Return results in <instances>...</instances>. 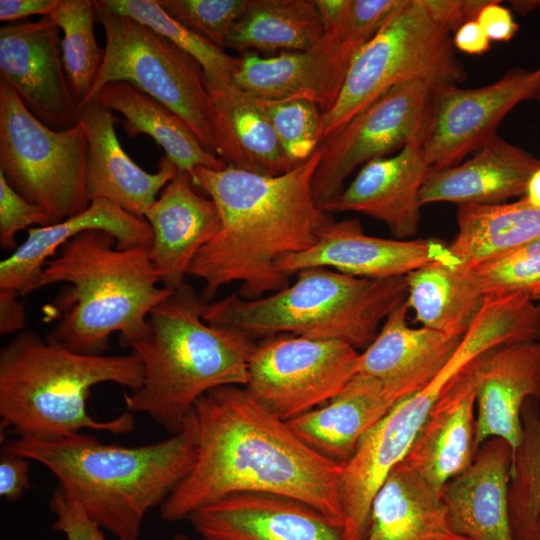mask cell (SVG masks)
<instances>
[{
  "label": "cell",
  "instance_id": "6",
  "mask_svg": "<svg viewBox=\"0 0 540 540\" xmlns=\"http://www.w3.org/2000/svg\"><path fill=\"white\" fill-rule=\"evenodd\" d=\"M143 380L142 361L133 351L80 354L23 330L0 350L1 433L50 439L82 429L131 432L132 412L98 421L88 413L87 401L95 385L115 383L134 391Z\"/></svg>",
  "mask_w": 540,
  "mask_h": 540
},
{
  "label": "cell",
  "instance_id": "31",
  "mask_svg": "<svg viewBox=\"0 0 540 540\" xmlns=\"http://www.w3.org/2000/svg\"><path fill=\"white\" fill-rule=\"evenodd\" d=\"M325 36L315 0H250L225 47L241 54L307 50Z\"/></svg>",
  "mask_w": 540,
  "mask_h": 540
},
{
  "label": "cell",
  "instance_id": "9",
  "mask_svg": "<svg viewBox=\"0 0 540 540\" xmlns=\"http://www.w3.org/2000/svg\"><path fill=\"white\" fill-rule=\"evenodd\" d=\"M94 2L97 22L105 32V56L85 102L110 82H129L181 117L203 147L217 156L214 111L201 64L145 25L110 10L102 0Z\"/></svg>",
  "mask_w": 540,
  "mask_h": 540
},
{
  "label": "cell",
  "instance_id": "33",
  "mask_svg": "<svg viewBox=\"0 0 540 540\" xmlns=\"http://www.w3.org/2000/svg\"><path fill=\"white\" fill-rule=\"evenodd\" d=\"M407 305L424 327L463 337L480 310L484 297L459 266L431 263L405 276Z\"/></svg>",
  "mask_w": 540,
  "mask_h": 540
},
{
  "label": "cell",
  "instance_id": "8",
  "mask_svg": "<svg viewBox=\"0 0 540 540\" xmlns=\"http://www.w3.org/2000/svg\"><path fill=\"white\" fill-rule=\"evenodd\" d=\"M466 76L451 32L425 0H406L353 57L337 101L323 113V138L400 83L422 81L432 88L457 85Z\"/></svg>",
  "mask_w": 540,
  "mask_h": 540
},
{
  "label": "cell",
  "instance_id": "5",
  "mask_svg": "<svg viewBox=\"0 0 540 540\" xmlns=\"http://www.w3.org/2000/svg\"><path fill=\"white\" fill-rule=\"evenodd\" d=\"M206 303L185 281L152 309L145 333L128 347L142 361L144 380L124 392L127 410L147 414L171 435L204 394L248 383L257 343L237 329L204 321Z\"/></svg>",
  "mask_w": 540,
  "mask_h": 540
},
{
  "label": "cell",
  "instance_id": "26",
  "mask_svg": "<svg viewBox=\"0 0 540 540\" xmlns=\"http://www.w3.org/2000/svg\"><path fill=\"white\" fill-rule=\"evenodd\" d=\"M540 159L496 136L464 163L431 170L420 190L421 207L435 202L501 204L524 197Z\"/></svg>",
  "mask_w": 540,
  "mask_h": 540
},
{
  "label": "cell",
  "instance_id": "43",
  "mask_svg": "<svg viewBox=\"0 0 540 540\" xmlns=\"http://www.w3.org/2000/svg\"><path fill=\"white\" fill-rule=\"evenodd\" d=\"M30 460L1 452L0 458V496L14 502L31 487L29 479Z\"/></svg>",
  "mask_w": 540,
  "mask_h": 540
},
{
  "label": "cell",
  "instance_id": "50",
  "mask_svg": "<svg viewBox=\"0 0 540 540\" xmlns=\"http://www.w3.org/2000/svg\"><path fill=\"white\" fill-rule=\"evenodd\" d=\"M524 198L531 205L540 208V167L531 175Z\"/></svg>",
  "mask_w": 540,
  "mask_h": 540
},
{
  "label": "cell",
  "instance_id": "29",
  "mask_svg": "<svg viewBox=\"0 0 540 540\" xmlns=\"http://www.w3.org/2000/svg\"><path fill=\"white\" fill-rule=\"evenodd\" d=\"M394 404L376 379L356 374L333 399L286 422L317 453L345 464Z\"/></svg>",
  "mask_w": 540,
  "mask_h": 540
},
{
  "label": "cell",
  "instance_id": "40",
  "mask_svg": "<svg viewBox=\"0 0 540 540\" xmlns=\"http://www.w3.org/2000/svg\"><path fill=\"white\" fill-rule=\"evenodd\" d=\"M406 0H350L337 32L341 45L353 56L369 42Z\"/></svg>",
  "mask_w": 540,
  "mask_h": 540
},
{
  "label": "cell",
  "instance_id": "30",
  "mask_svg": "<svg viewBox=\"0 0 540 540\" xmlns=\"http://www.w3.org/2000/svg\"><path fill=\"white\" fill-rule=\"evenodd\" d=\"M96 98L125 117L120 123L130 137H152L179 170L192 176L198 166L215 170L226 167V162L203 147L181 117L131 83L110 82Z\"/></svg>",
  "mask_w": 540,
  "mask_h": 540
},
{
  "label": "cell",
  "instance_id": "2",
  "mask_svg": "<svg viewBox=\"0 0 540 540\" xmlns=\"http://www.w3.org/2000/svg\"><path fill=\"white\" fill-rule=\"evenodd\" d=\"M320 159L319 146L307 161L277 176L229 164L220 170L195 168L193 185L214 201L221 219L219 232L196 254L188 272L204 282L207 302L233 282H240L238 295L245 300L289 285L277 261L312 247L331 221L312 190Z\"/></svg>",
  "mask_w": 540,
  "mask_h": 540
},
{
  "label": "cell",
  "instance_id": "36",
  "mask_svg": "<svg viewBox=\"0 0 540 540\" xmlns=\"http://www.w3.org/2000/svg\"><path fill=\"white\" fill-rule=\"evenodd\" d=\"M459 267L484 298L513 294L540 298V239Z\"/></svg>",
  "mask_w": 540,
  "mask_h": 540
},
{
  "label": "cell",
  "instance_id": "42",
  "mask_svg": "<svg viewBox=\"0 0 540 540\" xmlns=\"http://www.w3.org/2000/svg\"><path fill=\"white\" fill-rule=\"evenodd\" d=\"M49 507L56 517L53 529L67 540H106L101 527L59 486L52 492Z\"/></svg>",
  "mask_w": 540,
  "mask_h": 540
},
{
  "label": "cell",
  "instance_id": "3",
  "mask_svg": "<svg viewBox=\"0 0 540 540\" xmlns=\"http://www.w3.org/2000/svg\"><path fill=\"white\" fill-rule=\"evenodd\" d=\"M198 434L192 410L182 429L139 446L110 445L81 432L7 439L2 452L45 466L58 485L101 528L118 540H138L147 513L191 472Z\"/></svg>",
  "mask_w": 540,
  "mask_h": 540
},
{
  "label": "cell",
  "instance_id": "32",
  "mask_svg": "<svg viewBox=\"0 0 540 540\" xmlns=\"http://www.w3.org/2000/svg\"><path fill=\"white\" fill-rule=\"evenodd\" d=\"M457 224L458 233L449 248L460 265L471 264L539 240L540 208L524 197L512 203L462 204Z\"/></svg>",
  "mask_w": 540,
  "mask_h": 540
},
{
  "label": "cell",
  "instance_id": "15",
  "mask_svg": "<svg viewBox=\"0 0 540 540\" xmlns=\"http://www.w3.org/2000/svg\"><path fill=\"white\" fill-rule=\"evenodd\" d=\"M440 262L459 266L449 245L436 238L384 239L366 235L357 219L330 221L309 249L280 258L277 269L287 276L312 267L370 279L404 277Z\"/></svg>",
  "mask_w": 540,
  "mask_h": 540
},
{
  "label": "cell",
  "instance_id": "37",
  "mask_svg": "<svg viewBox=\"0 0 540 540\" xmlns=\"http://www.w3.org/2000/svg\"><path fill=\"white\" fill-rule=\"evenodd\" d=\"M110 10L133 18L137 22L165 37L190 54L203 67L207 76L231 80L239 58L201 38L170 17L157 0H102Z\"/></svg>",
  "mask_w": 540,
  "mask_h": 540
},
{
  "label": "cell",
  "instance_id": "49",
  "mask_svg": "<svg viewBox=\"0 0 540 540\" xmlns=\"http://www.w3.org/2000/svg\"><path fill=\"white\" fill-rule=\"evenodd\" d=\"M315 2L323 21L325 34L336 37L350 0H315Z\"/></svg>",
  "mask_w": 540,
  "mask_h": 540
},
{
  "label": "cell",
  "instance_id": "17",
  "mask_svg": "<svg viewBox=\"0 0 540 540\" xmlns=\"http://www.w3.org/2000/svg\"><path fill=\"white\" fill-rule=\"evenodd\" d=\"M353 57L336 37L325 34L307 50L271 57L243 53L231 80L257 98L306 99L325 113L337 101Z\"/></svg>",
  "mask_w": 540,
  "mask_h": 540
},
{
  "label": "cell",
  "instance_id": "16",
  "mask_svg": "<svg viewBox=\"0 0 540 540\" xmlns=\"http://www.w3.org/2000/svg\"><path fill=\"white\" fill-rule=\"evenodd\" d=\"M186 520L201 540H344L341 529L315 508L268 493L230 494Z\"/></svg>",
  "mask_w": 540,
  "mask_h": 540
},
{
  "label": "cell",
  "instance_id": "18",
  "mask_svg": "<svg viewBox=\"0 0 540 540\" xmlns=\"http://www.w3.org/2000/svg\"><path fill=\"white\" fill-rule=\"evenodd\" d=\"M408 309L404 301L388 315L357 361V374L376 379L394 403L434 381L462 339L424 326L411 328Z\"/></svg>",
  "mask_w": 540,
  "mask_h": 540
},
{
  "label": "cell",
  "instance_id": "47",
  "mask_svg": "<svg viewBox=\"0 0 540 540\" xmlns=\"http://www.w3.org/2000/svg\"><path fill=\"white\" fill-rule=\"evenodd\" d=\"M19 294L11 289H0V334L9 335L24 330L25 310L18 301Z\"/></svg>",
  "mask_w": 540,
  "mask_h": 540
},
{
  "label": "cell",
  "instance_id": "20",
  "mask_svg": "<svg viewBox=\"0 0 540 540\" xmlns=\"http://www.w3.org/2000/svg\"><path fill=\"white\" fill-rule=\"evenodd\" d=\"M475 363V447L501 438L514 456L522 439V407L529 399L540 401V340L492 348Z\"/></svg>",
  "mask_w": 540,
  "mask_h": 540
},
{
  "label": "cell",
  "instance_id": "39",
  "mask_svg": "<svg viewBox=\"0 0 540 540\" xmlns=\"http://www.w3.org/2000/svg\"><path fill=\"white\" fill-rule=\"evenodd\" d=\"M157 1L170 17L221 49L250 3V0Z\"/></svg>",
  "mask_w": 540,
  "mask_h": 540
},
{
  "label": "cell",
  "instance_id": "53",
  "mask_svg": "<svg viewBox=\"0 0 540 540\" xmlns=\"http://www.w3.org/2000/svg\"><path fill=\"white\" fill-rule=\"evenodd\" d=\"M537 4L540 5V1H538ZM539 100H540V98H539Z\"/></svg>",
  "mask_w": 540,
  "mask_h": 540
},
{
  "label": "cell",
  "instance_id": "51",
  "mask_svg": "<svg viewBox=\"0 0 540 540\" xmlns=\"http://www.w3.org/2000/svg\"><path fill=\"white\" fill-rule=\"evenodd\" d=\"M521 540H540V511L535 517V520Z\"/></svg>",
  "mask_w": 540,
  "mask_h": 540
},
{
  "label": "cell",
  "instance_id": "46",
  "mask_svg": "<svg viewBox=\"0 0 540 540\" xmlns=\"http://www.w3.org/2000/svg\"><path fill=\"white\" fill-rule=\"evenodd\" d=\"M60 0H1L0 20L8 23L23 21L32 15L49 16Z\"/></svg>",
  "mask_w": 540,
  "mask_h": 540
},
{
  "label": "cell",
  "instance_id": "1",
  "mask_svg": "<svg viewBox=\"0 0 540 540\" xmlns=\"http://www.w3.org/2000/svg\"><path fill=\"white\" fill-rule=\"evenodd\" d=\"M197 458L191 472L160 506L167 522L224 496L256 492L299 500L340 529L343 463L304 443L243 386L214 388L193 407Z\"/></svg>",
  "mask_w": 540,
  "mask_h": 540
},
{
  "label": "cell",
  "instance_id": "48",
  "mask_svg": "<svg viewBox=\"0 0 540 540\" xmlns=\"http://www.w3.org/2000/svg\"><path fill=\"white\" fill-rule=\"evenodd\" d=\"M453 45L471 55H480L490 49V40L477 20L464 23L455 31Z\"/></svg>",
  "mask_w": 540,
  "mask_h": 540
},
{
  "label": "cell",
  "instance_id": "13",
  "mask_svg": "<svg viewBox=\"0 0 540 540\" xmlns=\"http://www.w3.org/2000/svg\"><path fill=\"white\" fill-rule=\"evenodd\" d=\"M540 98V68H513L496 82L475 89L432 87L422 149L431 170L456 166L495 138L504 117L519 103Z\"/></svg>",
  "mask_w": 540,
  "mask_h": 540
},
{
  "label": "cell",
  "instance_id": "34",
  "mask_svg": "<svg viewBox=\"0 0 540 540\" xmlns=\"http://www.w3.org/2000/svg\"><path fill=\"white\" fill-rule=\"evenodd\" d=\"M63 31L61 41L65 73L71 91L81 106L101 71L105 51L97 43L94 0H60L49 15Z\"/></svg>",
  "mask_w": 540,
  "mask_h": 540
},
{
  "label": "cell",
  "instance_id": "14",
  "mask_svg": "<svg viewBox=\"0 0 540 540\" xmlns=\"http://www.w3.org/2000/svg\"><path fill=\"white\" fill-rule=\"evenodd\" d=\"M59 32L50 16L0 28V76L27 109L54 131L76 126L80 113L65 73Z\"/></svg>",
  "mask_w": 540,
  "mask_h": 540
},
{
  "label": "cell",
  "instance_id": "7",
  "mask_svg": "<svg viewBox=\"0 0 540 540\" xmlns=\"http://www.w3.org/2000/svg\"><path fill=\"white\" fill-rule=\"evenodd\" d=\"M296 275L293 284L255 300L234 293L207 302L202 317L253 339L291 334L365 349L408 295L405 276L370 279L326 267L306 268Z\"/></svg>",
  "mask_w": 540,
  "mask_h": 540
},
{
  "label": "cell",
  "instance_id": "44",
  "mask_svg": "<svg viewBox=\"0 0 540 540\" xmlns=\"http://www.w3.org/2000/svg\"><path fill=\"white\" fill-rule=\"evenodd\" d=\"M489 0H425L430 12L450 32H455L464 23L476 20Z\"/></svg>",
  "mask_w": 540,
  "mask_h": 540
},
{
  "label": "cell",
  "instance_id": "23",
  "mask_svg": "<svg viewBox=\"0 0 540 540\" xmlns=\"http://www.w3.org/2000/svg\"><path fill=\"white\" fill-rule=\"evenodd\" d=\"M194 187L191 175L179 170L144 217L153 233L150 259L161 284L170 289L185 282L196 254L221 227L214 201L199 195Z\"/></svg>",
  "mask_w": 540,
  "mask_h": 540
},
{
  "label": "cell",
  "instance_id": "4",
  "mask_svg": "<svg viewBox=\"0 0 540 540\" xmlns=\"http://www.w3.org/2000/svg\"><path fill=\"white\" fill-rule=\"evenodd\" d=\"M66 283L51 304L57 319L46 339L68 350L103 355L119 333L123 347L141 337L152 309L173 289L161 284L149 249H120L113 235L82 232L45 264L40 288Z\"/></svg>",
  "mask_w": 540,
  "mask_h": 540
},
{
  "label": "cell",
  "instance_id": "28",
  "mask_svg": "<svg viewBox=\"0 0 540 540\" xmlns=\"http://www.w3.org/2000/svg\"><path fill=\"white\" fill-rule=\"evenodd\" d=\"M362 540H471L450 519L442 491L404 461L376 492Z\"/></svg>",
  "mask_w": 540,
  "mask_h": 540
},
{
  "label": "cell",
  "instance_id": "11",
  "mask_svg": "<svg viewBox=\"0 0 540 540\" xmlns=\"http://www.w3.org/2000/svg\"><path fill=\"white\" fill-rule=\"evenodd\" d=\"M359 352L340 340L291 334L262 338L249 362L247 390L289 421L341 393L357 374Z\"/></svg>",
  "mask_w": 540,
  "mask_h": 540
},
{
  "label": "cell",
  "instance_id": "35",
  "mask_svg": "<svg viewBox=\"0 0 540 540\" xmlns=\"http://www.w3.org/2000/svg\"><path fill=\"white\" fill-rule=\"evenodd\" d=\"M522 439L513 456L509 511L515 540H521L540 511V410L529 399L521 410Z\"/></svg>",
  "mask_w": 540,
  "mask_h": 540
},
{
  "label": "cell",
  "instance_id": "10",
  "mask_svg": "<svg viewBox=\"0 0 540 540\" xmlns=\"http://www.w3.org/2000/svg\"><path fill=\"white\" fill-rule=\"evenodd\" d=\"M88 144L80 122L54 131L24 105L0 76V173L52 224L90 205L86 187Z\"/></svg>",
  "mask_w": 540,
  "mask_h": 540
},
{
  "label": "cell",
  "instance_id": "22",
  "mask_svg": "<svg viewBox=\"0 0 540 540\" xmlns=\"http://www.w3.org/2000/svg\"><path fill=\"white\" fill-rule=\"evenodd\" d=\"M476 358L442 389L404 462L438 490L476 454Z\"/></svg>",
  "mask_w": 540,
  "mask_h": 540
},
{
  "label": "cell",
  "instance_id": "27",
  "mask_svg": "<svg viewBox=\"0 0 540 540\" xmlns=\"http://www.w3.org/2000/svg\"><path fill=\"white\" fill-rule=\"evenodd\" d=\"M205 85L214 111L219 158L236 168L267 176L295 168L284 154L259 98L232 80L205 74Z\"/></svg>",
  "mask_w": 540,
  "mask_h": 540
},
{
  "label": "cell",
  "instance_id": "12",
  "mask_svg": "<svg viewBox=\"0 0 540 540\" xmlns=\"http://www.w3.org/2000/svg\"><path fill=\"white\" fill-rule=\"evenodd\" d=\"M432 88L422 81L400 83L323 139L312 190L324 211L359 166L422 141L430 116Z\"/></svg>",
  "mask_w": 540,
  "mask_h": 540
},
{
  "label": "cell",
  "instance_id": "21",
  "mask_svg": "<svg viewBox=\"0 0 540 540\" xmlns=\"http://www.w3.org/2000/svg\"><path fill=\"white\" fill-rule=\"evenodd\" d=\"M430 171L422 141H413L395 156L376 158L363 165L324 211L358 212L383 222L401 240L411 237L418 231L419 193Z\"/></svg>",
  "mask_w": 540,
  "mask_h": 540
},
{
  "label": "cell",
  "instance_id": "41",
  "mask_svg": "<svg viewBox=\"0 0 540 540\" xmlns=\"http://www.w3.org/2000/svg\"><path fill=\"white\" fill-rule=\"evenodd\" d=\"M44 211L30 203L16 192L0 173V246L3 250L15 251L17 245L15 236L21 230L30 226L51 225Z\"/></svg>",
  "mask_w": 540,
  "mask_h": 540
},
{
  "label": "cell",
  "instance_id": "45",
  "mask_svg": "<svg viewBox=\"0 0 540 540\" xmlns=\"http://www.w3.org/2000/svg\"><path fill=\"white\" fill-rule=\"evenodd\" d=\"M490 41H510L519 29L511 11L500 1H488L476 19Z\"/></svg>",
  "mask_w": 540,
  "mask_h": 540
},
{
  "label": "cell",
  "instance_id": "19",
  "mask_svg": "<svg viewBox=\"0 0 540 540\" xmlns=\"http://www.w3.org/2000/svg\"><path fill=\"white\" fill-rule=\"evenodd\" d=\"M79 122L88 144L86 187L90 202L105 199L144 218L158 194L176 176L178 167L164 155L156 173L140 168L121 147L112 111L98 98L80 106Z\"/></svg>",
  "mask_w": 540,
  "mask_h": 540
},
{
  "label": "cell",
  "instance_id": "38",
  "mask_svg": "<svg viewBox=\"0 0 540 540\" xmlns=\"http://www.w3.org/2000/svg\"><path fill=\"white\" fill-rule=\"evenodd\" d=\"M260 101L290 163L307 161L324 139L321 108L306 99Z\"/></svg>",
  "mask_w": 540,
  "mask_h": 540
},
{
  "label": "cell",
  "instance_id": "25",
  "mask_svg": "<svg viewBox=\"0 0 540 540\" xmlns=\"http://www.w3.org/2000/svg\"><path fill=\"white\" fill-rule=\"evenodd\" d=\"M512 461L508 442L487 439L471 465L443 487V501L459 534L471 540H515L508 497Z\"/></svg>",
  "mask_w": 540,
  "mask_h": 540
},
{
  "label": "cell",
  "instance_id": "52",
  "mask_svg": "<svg viewBox=\"0 0 540 540\" xmlns=\"http://www.w3.org/2000/svg\"><path fill=\"white\" fill-rule=\"evenodd\" d=\"M169 540H198L193 537H190L184 533L174 534Z\"/></svg>",
  "mask_w": 540,
  "mask_h": 540
},
{
  "label": "cell",
  "instance_id": "24",
  "mask_svg": "<svg viewBox=\"0 0 540 540\" xmlns=\"http://www.w3.org/2000/svg\"><path fill=\"white\" fill-rule=\"evenodd\" d=\"M101 230L113 235L120 249H149L153 241L151 227L145 218L135 216L119 205L95 199L83 212L61 222L27 230L26 240L0 263V289H11L19 296L40 288L45 264L74 236Z\"/></svg>",
  "mask_w": 540,
  "mask_h": 540
}]
</instances>
